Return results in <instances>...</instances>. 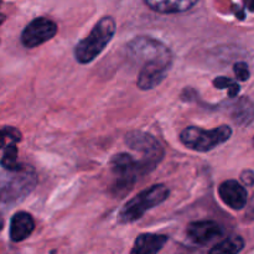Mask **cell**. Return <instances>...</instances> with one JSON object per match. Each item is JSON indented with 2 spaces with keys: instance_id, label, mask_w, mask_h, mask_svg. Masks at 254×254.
<instances>
[{
  "instance_id": "obj_1",
  "label": "cell",
  "mask_w": 254,
  "mask_h": 254,
  "mask_svg": "<svg viewBox=\"0 0 254 254\" xmlns=\"http://www.w3.org/2000/svg\"><path fill=\"white\" fill-rule=\"evenodd\" d=\"M117 24L112 16H104L94 25L88 35L74 47V57L77 62L87 64L96 60L116 34Z\"/></svg>"
},
{
  "instance_id": "obj_19",
  "label": "cell",
  "mask_w": 254,
  "mask_h": 254,
  "mask_svg": "<svg viewBox=\"0 0 254 254\" xmlns=\"http://www.w3.org/2000/svg\"><path fill=\"white\" fill-rule=\"evenodd\" d=\"M4 131L12 143H17V141L21 140V133L19 131V129L14 128V127H5Z\"/></svg>"
},
{
  "instance_id": "obj_24",
  "label": "cell",
  "mask_w": 254,
  "mask_h": 254,
  "mask_svg": "<svg viewBox=\"0 0 254 254\" xmlns=\"http://www.w3.org/2000/svg\"><path fill=\"white\" fill-rule=\"evenodd\" d=\"M4 20H5L4 14H1V12H0V25H1L2 22H4Z\"/></svg>"
},
{
  "instance_id": "obj_28",
  "label": "cell",
  "mask_w": 254,
  "mask_h": 254,
  "mask_svg": "<svg viewBox=\"0 0 254 254\" xmlns=\"http://www.w3.org/2000/svg\"><path fill=\"white\" fill-rule=\"evenodd\" d=\"M0 179H1V175H0Z\"/></svg>"
},
{
  "instance_id": "obj_3",
  "label": "cell",
  "mask_w": 254,
  "mask_h": 254,
  "mask_svg": "<svg viewBox=\"0 0 254 254\" xmlns=\"http://www.w3.org/2000/svg\"><path fill=\"white\" fill-rule=\"evenodd\" d=\"M124 141L131 150L138 153L140 156L138 161L143 175L151 173L161 163L165 155V150L158 139L145 131H129L124 138Z\"/></svg>"
},
{
  "instance_id": "obj_21",
  "label": "cell",
  "mask_w": 254,
  "mask_h": 254,
  "mask_svg": "<svg viewBox=\"0 0 254 254\" xmlns=\"http://www.w3.org/2000/svg\"><path fill=\"white\" fill-rule=\"evenodd\" d=\"M246 218L248 221H254V193L250 202L247 203V211H246Z\"/></svg>"
},
{
  "instance_id": "obj_10",
  "label": "cell",
  "mask_w": 254,
  "mask_h": 254,
  "mask_svg": "<svg viewBox=\"0 0 254 254\" xmlns=\"http://www.w3.org/2000/svg\"><path fill=\"white\" fill-rule=\"evenodd\" d=\"M221 200L232 210H242L248 203V192L242 184L236 180L223 181L218 188Z\"/></svg>"
},
{
  "instance_id": "obj_26",
  "label": "cell",
  "mask_w": 254,
  "mask_h": 254,
  "mask_svg": "<svg viewBox=\"0 0 254 254\" xmlns=\"http://www.w3.org/2000/svg\"><path fill=\"white\" fill-rule=\"evenodd\" d=\"M0 5H1V0H0Z\"/></svg>"
},
{
  "instance_id": "obj_17",
  "label": "cell",
  "mask_w": 254,
  "mask_h": 254,
  "mask_svg": "<svg viewBox=\"0 0 254 254\" xmlns=\"http://www.w3.org/2000/svg\"><path fill=\"white\" fill-rule=\"evenodd\" d=\"M213 86L218 89H228L230 97H237V94L240 93V86H238L237 82L228 78V77H216L213 79Z\"/></svg>"
},
{
  "instance_id": "obj_20",
  "label": "cell",
  "mask_w": 254,
  "mask_h": 254,
  "mask_svg": "<svg viewBox=\"0 0 254 254\" xmlns=\"http://www.w3.org/2000/svg\"><path fill=\"white\" fill-rule=\"evenodd\" d=\"M241 180L245 185L253 186L254 185V173L252 170H245L241 174Z\"/></svg>"
},
{
  "instance_id": "obj_18",
  "label": "cell",
  "mask_w": 254,
  "mask_h": 254,
  "mask_svg": "<svg viewBox=\"0 0 254 254\" xmlns=\"http://www.w3.org/2000/svg\"><path fill=\"white\" fill-rule=\"evenodd\" d=\"M233 71H235L236 77L240 81H247L251 76L250 68H248V64L246 62H237V64H235Z\"/></svg>"
},
{
  "instance_id": "obj_9",
  "label": "cell",
  "mask_w": 254,
  "mask_h": 254,
  "mask_svg": "<svg viewBox=\"0 0 254 254\" xmlns=\"http://www.w3.org/2000/svg\"><path fill=\"white\" fill-rule=\"evenodd\" d=\"M189 240L196 245H207L223 233L222 228L215 221H195L186 228Z\"/></svg>"
},
{
  "instance_id": "obj_27",
  "label": "cell",
  "mask_w": 254,
  "mask_h": 254,
  "mask_svg": "<svg viewBox=\"0 0 254 254\" xmlns=\"http://www.w3.org/2000/svg\"><path fill=\"white\" fill-rule=\"evenodd\" d=\"M253 145H254V138H253Z\"/></svg>"
},
{
  "instance_id": "obj_16",
  "label": "cell",
  "mask_w": 254,
  "mask_h": 254,
  "mask_svg": "<svg viewBox=\"0 0 254 254\" xmlns=\"http://www.w3.org/2000/svg\"><path fill=\"white\" fill-rule=\"evenodd\" d=\"M0 165L6 171H17L24 166L17 163V148L15 143H9L5 146L4 156L0 160Z\"/></svg>"
},
{
  "instance_id": "obj_6",
  "label": "cell",
  "mask_w": 254,
  "mask_h": 254,
  "mask_svg": "<svg viewBox=\"0 0 254 254\" xmlns=\"http://www.w3.org/2000/svg\"><path fill=\"white\" fill-rule=\"evenodd\" d=\"M129 57L136 62L148 64L154 61L171 62L174 57L171 50L159 40L149 36H136L127 46Z\"/></svg>"
},
{
  "instance_id": "obj_4",
  "label": "cell",
  "mask_w": 254,
  "mask_h": 254,
  "mask_svg": "<svg viewBox=\"0 0 254 254\" xmlns=\"http://www.w3.org/2000/svg\"><path fill=\"white\" fill-rule=\"evenodd\" d=\"M231 136L232 129L228 126H221L208 130L200 127H188L180 133V141L191 150L207 153L230 140Z\"/></svg>"
},
{
  "instance_id": "obj_8",
  "label": "cell",
  "mask_w": 254,
  "mask_h": 254,
  "mask_svg": "<svg viewBox=\"0 0 254 254\" xmlns=\"http://www.w3.org/2000/svg\"><path fill=\"white\" fill-rule=\"evenodd\" d=\"M171 66H173L171 62L163 61H154L144 64L140 71H139L136 84L143 91L155 88L166 78Z\"/></svg>"
},
{
  "instance_id": "obj_14",
  "label": "cell",
  "mask_w": 254,
  "mask_h": 254,
  "mask_svg": "<svg viewBox=\"0 0 254 254\" xmlns=\"http://www.w3.org/2000/svg\"><path fill=\"white\" fill-rule=\"evenodd\" d=\"M232 119L238 126H248L254 121V106L248 98L238 99L233 106Z\"/></svg>"
},
{
  "instance_id": "obj_11",
  "label": "cell",
  "mask_w": 254,
  "mask_h": 254,
  "mask_svg": "<svg viewBox=\"0 0 254 254\" xmlns=\"http://www.w3.org/2000/svg\"><path fill=\"white\" fill-rule=\"evenodd\" d=\"M166 242L168 237L165 235L143 233L136 237L130 254H158Z\"/></svg>"
},
{
  "instance_id": "obj_22",
  "label": "cell",
  "mask_w": 254,
  "mask_h": 254,
  "mask_svg": "<svg viewBox=\"0 0 254 254\" xmlns=\"http://www.w3.org/2000/svg\"><path fill=\"white\" fill-rule=\"evenodd\" d=\"M6 134H5L4 129H0V149L4 148L5 145V140H6Z\"/></svg>"
},
{
  "instance_id": "obj_2",
  "label": "cell",
  "mask_w": 254,
  "mask_h": 254,
  "mask_svg": "<svg viewBox=\"0 0 254 254\" xmlns=\"http://www.w3.org/2000/svg\"><path fill=\"white\" fill-rule=\"evenodd\" d=\"M169 195L170 190L164 184H156L145 189L122 207L118 215V221L121 223H131L140 220L149 210L165 202Z\"/></svg>"
},
{
  "instance_id": "obj_5",
  "label": "cell",
  "mask_w": 254,
  "mask_h": 254,
  "mask_svg": "<svg viewBox=\"0 0 254 254\" xmlns=\"http://www.w3.org/2000/svg\"><path fill=\"white\" fill-rule=\"evenodd\" d=\"M111 169L113 173L114 185L113 192L122 197L133 189L139 176H143L138 159L133 158L128 153H119L111 160Z\"/></svg>"
},
{
  "instance_id": "obj_15",
  "label": "cell",
  "mask_w": 254,
  "mask_h": 254,
  "mask_svg": "<svg viewBox=\"0 0 254 254\" xmlns=\"http://www.w3.org/2000/svg\"><path fill=\"white\" fill-rule=\"evenodd\" d=\"M245 247V241L240 236H231L222 242L217 243L210 254H238Z\"/></svg>"
},
{
  "instance_id": "obj_23",
  "label": "cell",
  "mask_w": 254,
  "mask_h": 254,
  "mask_svg": "<svg viewBox=\"0 0 254 254\" xmlns=\"http://www.w3.org/2000/svg\"><path fill=\"white\" fill-rule=\"evenodd\" d=\"M243 1H245V6L250 11H254V0H243Z\"/></svg>"
},
{
  "instance_id": "obj_25",
  "label": "cell",
  "mask_w": 254,
  "mask_h": 254,
  "mask_svg": "<svg viewBox=\"0 0 254 254\" xmlns=\"http://www.w3.org/2000/svg\"><path fill=\"white\" fill-rule=\"evenodd\" d=\"M2 226H4V221H2L1 216H0V230H1V228H2Z\"/></svg>"
},
{
  "instance_id": "obj_7",
  "label": "cell",
  "mask_w": 254,
  "mask_h": 254,
  "mask_svg": "<svg viewBox=\"0 0 254 254\" xmlns=\"http://www.w3.org/2000/svg\"><path fill=\"white\" fill-rule=\"evenodd\" d=\"M56 22L47 17L40 16L32 20L21 34V42L27 49H34L54 39L57 34Z\"/></svg>"
},
{
  "instance_id": "obj_12",
  "label": "cell",
  "mask_w": 254,
  "mask_h": 254,
  "mask_svg": "<svg viewBox=\"0 0 254 254\" xmlns=\"http://www.w3.org/2000/svg\"><path fill=\"white\" fill-rule=\"evenodd\" d=\"M34 228V218L30 213L24 212V211L16 212L12 216L11 222H10V238L14 242H21L31 235Z\"/></svg>"
},
{
  "instance_id": "obj_13",
  "label": "cell",
  "mask_w": 254,
  "mask_h": 254,
  "mask_svg": "<svg viewBox=\"0 0 254 254\" xmlns=\"http://www.w3.org/2000/svg\"><path fill=\"white\" fill-rule=\"evenodd\" d=\"M144 2L160 14H180L192 9L198 0H144Z\"/></svg>"
}]
</instances>
